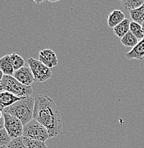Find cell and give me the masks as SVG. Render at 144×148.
<instances>
[{
	"label": "cell",
	"mask_w": 144,
	"mask_h": 148,
	"mask_svg": "<svg viewBox=\"0 0 144 148\" xmlns=\"http://www.w3.org/2000/svg\"><path fill=\"white\" fill-rule=\"evenodd\" d=\"M35 99L33 119L47 128L49 138L58 136L62 130L63 120L57 105L48 95H38Z\"/></svg>",
	"instance_id": "6da1fadb"
},
{
	"label": "cell",
	"mask_w": 144,
	"mask_h": 148,
	"mask_svg": "<svg viewBox=\"0 0 144 148\" xmlns=\"http://www.w3.org/2000/svg\"><path fill=\"white\" fill-rule=\"evenodd\" d=\"M35 99L32 96L22 98L11 106L5 108L1 112L10 114L19 119L23 125H25L33 120Z\"/></svg>",
	"instance_id": "7a4b0ae2"
},
{
	"label": "cell",
	"mask_w": 144,
	"mask_h": 148,
	"mask_svg": "<svg viewBox=\"0 0 144 148\" xmlns=\"http://www.w3.org/2000/svg\"><path fill=\"white\" fill-rule=\"evenodd\" d=\"M0 90L10 92L22 99L31 96L33 93V89L31 86H24L12 75L4 74L1 77Z\"/></svg>",
	"instance_id": "3957f363"
},
{
	"label": "cell",
	"mask_w": 144,
	"mask_h": 148,
	"mask_svg": "<svg viewBox=\"0 0 144 148\" xmlns=\"http://www.w3.org/2000/svg\"><path fill=\"white\" fill-rule=\"evenodd\" d=\"M23 138L45 142L49 138L48 130L44 125L33 119L24 126Z\"/></svg>",
	"instance_id": "277c9868"
},
{
	"label": "cell",
	"mask_w": 144,
	"mask_h": 148,
	"mask_svg": "<svg viewBox=\"0 0 144 148\" xmlns=\"http://www.w3.org/2000/svg\"><path fill=\"white\" fill-rule=\"evenodd\" d=\"M27 64L35 77V82H45L52 77V71L40 60L30 58L27 60Z\"/></svg>",
	"instance_id": "5b68a950"
},
{
	"label": "cell",
	"mask_w": 144,
	"mask_h": 148,
	"mask_svg": "<svg viewBox=\"0 0 144 148\" xmlns=\"http://www.w3.org/2000/svg\"><path fill=\"white\" fill-rule=\"evenodd\" d=\"M1 112L4 116V120H5L4 128L7 131L12 140L22 137L24 125H23L21 120L16 117L10 115V114L3 112Z\"/></svg>",
	"instance_id": "8992f818"
},
{
	"label": "cell",
	"mask_w": 144,
	"mask_h": 148,
	"mask_svg": "<svg viewBox=\"0 0 144 148\" xmlns=\"http://www.w3.org/2000/svg\"><path fill=\"white\" fill-rule=\"evenodd\" d=\"M13 77L24 86H31L35 81V77L32 70L27 66H24L19 70L15 71Z\"/></svg>",
	"instance_id": "52a82bcc"
},
{
	"label": "cell",
	"mask_w": 144,
	"mask_h": 148,
	"mask_svg": "<svg viewBox=\"0 0 144 148\" xmlns=\"http://www.w3.org/2000/svg\"><path fill=\"white\" fill-rule=\"evenodd\" d=\"M39 60L49 69L58 65V59L56 53L52 49H44L39 53Z\"/></svg>",
	"instance_id": "ba28073f"
},
{
	"label": "cell",
	"mask_w": 144,
	"mask_h": 148,
	"mask_svg": "<svg viewBox=\"0 0 144 148\" xmlns=\"http://www.w3.org/2000/svg\"><path fill=\"white\" fill-rule=\"evenodd\" d=\"M21 99L22 98L16 96L10 92L1 91L0 92V105H1L0 109H1V112L5 108L11 106Z\"/></svg>",
	"instance_id": "9c48e42d"
},
{
	"label": "cell",
	"mask_w": 144,
	"mask_h": 148,
	"mask_svg": "<svg viewBox=\"0 0 144 148\" xmlns=\"http://www.w3.org/2000/svg\"><path fill=\"white\" fill-rule=\"evenodd\" d=\"M127 59L142 60L144 58V38L141 40L134 48L125 54Z\"/></svg>",
	"instance_id": "30bf717a"
},
{
	"label": "cell",
	"mask_w": 144,
	"mask_h": 148,
	"mask_svg": "<svg viewBox=\"0 0 144 148\" xmlns=\"http://www.w3.org/2000/svg\"><path fill=\"white\" fill-rule=\"evenodd\" d=\"M125 16L123 12L120 10H113L108 16V25L110 28H115L119 24L125 19Z\"/></svg>",
	"instance_id": "8fae6325"
},
{
	"label": "cell",
	"mask_w": 144,
	"mask_h": 148,
	"mask_svg": "<svg viewBox=\"0 0 144 148\" xmlns=\"http://www.w3.org/2000/svg\"><path fill=\"white\" fill-rule=\"evenodd\" d=\"M0 69H1V73L4 75L13 76L15 71L14 69L12 61H11L10 55L4 56V57L1 58V60H0Z\"/></svg>",
	"instance_id": "7c38bea8"
},
{
	"label": "cell",
	"mask_w": 144,
	"mask_h": 148,
	"mask_svg": "<svg viewBox=\"0 0 144 148\" xmlns=\"http://www.w3.org/2000/svg\"><path fill=\"white\" fill-rule=\"evenodd\" d=\"M130 25H131V21L128 18H125L124 21H122L113 29V32L115 36L120 38H123L130 31Z\"/></svg>",
	"instance_id": "4fadbf2b"
},
{
	"label": "cell",
	"mask_w": 144,
	"mask_h": 148,
	"mask_svg": "<svg viewBox=\"0 0 144 148\" xmlns=\"http://www.w3.org/2000/svg\"><path fill=\"white\" fill-rule=\"evenodd\" d=\"M130 16L134 22L142 25L144 21V4L138 9L130 11Z\"/></svg>",
	"instance_id": "5bb4252c"
},
{
	"label": "cell",
	"mask_w": 144,
	"mask_h": 148,
	"mask_svg": "<svg viewBox=\"0 0 144 148\" xmlns=\"http://www.w3.org/2000/svg\"><path fill=\"white\" fill-rule=\"evenodd\" d=\"M122 44L126 47L134 48L139 42V40L131 33V32H128L120 40Z\"/></svg>",
	"instance_id": "9a60e30c"
},
{
	"label": "cell",
	"mask_w": 144,
	"mask_h": 148,
	"mask_svg": "<svg viewBox=\"0 0 144 148\" xmlns=\"http://www.w3.org/2000/svg\"><path fill=\"white\" fill-rule=\"evenodd\" d=\"M130 32L134 35L138 40H142L144 38V32L142 25H140L138 23L131 21L130 25Z\"/></svg>",
	"instance_id": "2e32d148"
},
{
	"label": "cell",
	"mask_w": 144,
	"mask_h": 148,
	"mask_svg": "<svg viewBox=\"0 0 144 148\" xmlns=\"http://www.w3.org/2000/svg\"><path fill=\"white\" fill-rule=\"evenodd\" d=\"M121 4L125 9L128 11H132L136 9H138L139 7H141L144 4V1H143V0H137V1L122 0Z\"/></svg>",
	"instance_id": "e0dca14e"
},
{
	"label": "cell",
	"mask_w": 144,
	"mask_h": 148,
	"mask_svg": "<svg viewBox=\"0 0 144 148\" xmlns=\"http://www.w3.org/2000/svg\"><path fill=\"white\" fill-rule=\"evenodd\" d=\"M23 142L27 148H47L45 142L23 138Z\"/></svg>",
	"instance_id": "ac0fdd59"
},
{
	"label": "cell",
	"mask_w": 144,
	"mask_h": 148,
	"mask_svg": "<svg viewBox=\"0 0 144 148\" xmlns=\"http://www.w3.org/2000/svg\"><path fill=\"white\" fill-rule=\"evenodd\" d=\"M10 58L15 71H17L24 67L25 62L21 56L17 54V53H12L10 54Z\"/></svg>",
	"instance_id": "d6986e66"
},
{
	"label": "cell",
	"mask_w": 144,
	"mask_h": 148,
	"mask_svg": "<svg viewBox=\"0 0 144 148\" xmlns=\"http://www.w3.org/2000/svg\"><path fill=\"white\" fill-rule=\"evenodd\" d=\"M0 138H1V141H0L1 146H8L13 140L5 128L0 130Z\"/></svg>",
	"instance_id": "ffe728a7"
},
{
	"label": "cell",
	"mask_w": 144,
	"mask_h": 148,
	"mask_svg": "<svg viewBox=\"0 0 144 148\" xmlns=\"http://www.w3.org/2000/svg\"><path fill=\"white\" fill-rule=\"evenodd\" d=\"M7 147L8 148H27L23 142V137L14 139Z\"/></svg>",
	"instance_id": "44dd1931"
},
{
	"label": "cell",
	"mask_w": 144,
	"mask_h": 148,
	"mask_svg": "<svg viewBox=\"0 0 144 148\" xmlns=\"http://www.w3.org/2000/svg\"><path fill=\"white\" fill-rule=\"evenodd\" d=\"M4 125H5V120H4V116L2 115L1 112V118H0V130L4 128Z\"/></svg>",
	"instance_id": "7402d4cb"
},
{
	"label": "cell",
	"mask_w": 144,
	"mask_h": 148,
	"mask_svg": "<svg viewBox=\"0 0 144 148\" xmlns=\"http://www.w3.org/2000/svg\"><path fill=\"white\" fill-rule=\"evenodd\" d=\"M0 148H8L7 146H0Z\"/></svg>",
	"instance_id": "603a6c76"
},
{
	"label": "cell",
	"mask_w": 144,
	"mask_h": 148,
	"mask_svg": "<svg viewBox=\"0 0 144 148\" xmlns=\"http://www.w3.org/2000/svg\"><path fill=\"white\" fill-rule=\"evenodd\" d=\"M142 27H143V32H144V21H143V24H142Z\"/></svg>",
	"instance_id": "cb8c5ba5"
}]
</instances>
